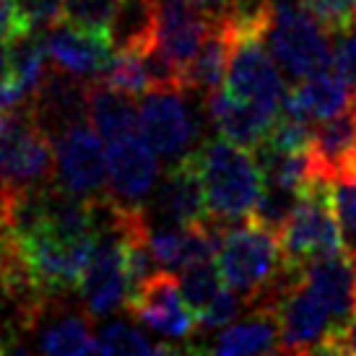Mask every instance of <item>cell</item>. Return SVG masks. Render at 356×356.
Wrapping results in <instances>:
<instances>
[{
    "label": "cell",
    "instance_id": "obj_4",
    "mask_svg": "<svg viewBox=\"0 0 356 356\" xmlns=\"http://www.w3.org/2000/svg\"><path fill=\"white\" fill-rule=\"evenodd\" d=\"M50 138L29 99L0 109V188L44 185L52 175Z\"/></svg>",
    "mask_w": 356,
    "mask_h": 356
},
{
    "label": "cell",
    "instance_id": "obj_18",
    "mask_svg": "<svg viewBox=\"0 0 356 356\" xmlns=\"http://www.w3.org/2000/svg\"><path fill=\"white\" fill-rule=\"evenodd\" d=\"M208 115L224 138L234 140L250 151H257L268 138V130L273 125V118L257 109L250 102L232 97L227 89L213 91L208 97Z\"/></svg>",
    "mask_w": 356,
    "mask_h": 356
},
{
    "label": "cell",
    "instance_id": "obj_27",
    "mask_svg": "<svg viewBox=\"0 0 356 356\" xmlns=\"http://www.w3.org/2000/svg\"><path fill=\"white\" fill-rule=\"evenodd\" d=\"M299 6L309 10L330 34H343L348 29H356L351 0H299Z\"/></svg>",
    "mask_w": 356,
    "mask_h": 356
},
{
    "label": "cell",
    "instance_id": "obj_21",
    "mask_svg": "<svg viewBox=\"0 0 356 356\" xmlns=\"http://www.w3.org/2000/svg\"><path fill=\"white\" fill-rule=\"evenodd\" d=\"M91 312H65L40 330L37 348L42 354H97V333L91 330Z\"/></svg>",
    "mask_w": 356,
    "mask_h": 356
},
{
    "label": "cell",
    "instance_id": "obj_15",
    "mask_svg": "<svg viewBox=\"0 0 356 356\" xmlns=\"http://www.w3.org/2000/svg\"><path fill=\"white\" fill-rule=\"evenodd\" d=\"M47 58L60 70L81 79H97L115 55V42L107 31H89L60 21L44 37Z\"/></svg>",
    "mask_w": 356,
    "mask_h": 356
},
{
    "label": "cell",
    "instance_id": "obj_1",
    "mask_svg": "<svg viewBox=\"0 0 356 356\" xmlns=\"http://www.w3.org/2000/svg\"><path fill=\"white\" fill-rule=\"evenodd\" d=\"M218 273L227 286L242 294L248 309L278 294L291 276L284 263L278 234L250 216L229 224L224 232L218 245Z\"/></svg>",
    "mask_w": 356,
    "mask_h": 356
},
{
    "label": "cell",
    "instance_id": "obj_26",
    "mask_svg": "<svg viewBox=\"0 0 356 356\" xmlns=\"http://www.w3.org/2000/svg\"><path fill=\"white\" fill-rule=\"evenodd\" d=\"M245 307L248 305H245L242 294H237L234 289L224 284L221 291L213 297V302L198 315V330H203V333H213V330H221V327L232 325V323L242 315Z\"/></svg>",
    "mask_w": 356,
    "mask_h": 356
},
{
    "label": "cell",
    "instance_id": "obj_22",
    "mask_svg": "<svg viewBox=\"0 0 356 356\" xmlns=\"http://www.w3.org/2000/svg\"><path fill=\"white\" fill-rule=\"evenodd\" d=\"M143 47L146 44H130V47H118L109 65L102 70L97 79L104 81L107 86L118 91H125L130 97H143L151 89L149 68H146V58H143Z\"/></svg>",
    "mask_w": 356,
    "mask_h": 356
},
{
    "label": "cell",
    "instance_id": "obj_10",
    "mask_svg": "<svg viewBox=\"0 0 356 356\" xmlns=\"http://www.w3.org/2000/svg\"><path fill=\"white\" fill-rule=\"evenodd\" d=\"M151 227H188L208 216L206 193L200 179L195 151L182 156L154 190L149 206H143Z\"/></svg>",
    "mask_w": 356,
    "mask_h": 356
},
{
    "label": "cell",
    "instance_id": "obj_8",
    "mask_svg": "<svg viewBox=\"0 0 356 356\" xmlns=\"http://www.w3.org/2000/svg\"><path fill=\"white\" fill-rule=\"evenodd\" d=\"M128 312L146 327L164 338H190L198 330V320L182 297L179 278L169 268L154 270L125 302Z\"/></svg>",
    "mask_w": 356,
    "mask_h": 356
},
{
    "label": "cell",
    "instance_id": "obj_25",
    "mask_svg": "<svg viewBox=\"0 0 356 356\" xmlns=\"http://www.w3.org/2000/svg\"><path fill=\"white\" fill-rule=\"evenodd\" d=\"M179 348L151 343L140 330L128 323H112L97 333V354H175Z\"/></svg>",
    "mask_w": 356,
    "mask_h": 356
},
{
    "label": "cell",
    "instance_id": "obj_2",
    "mask_svg": "<svg viewBox=\"0 0 356 356\" xmlns=\"http://www.w3.org/2000/svg\"><path fill=\"white\" fill-rule=\"evenodd\" d=\"M208 216L234 224L255 208L266 175L255 151L229 138H213L195 151Z\"/></svg>",
    "mask_w": 356,
    "mask_h": 356
},
{
    "label": "cell",
    "instance_id": "obj_16",
    "mask_svg": "<svg viewBox=\"0 0 356 356\" xmlns=\"http://www.w3.org/2000/svg\"><path fill=\"white\" fill-rule=\"evenodd\" d=\"M234 37H237V29H234L232 10L213 13L206 40L185 68V91H195L206 99L213 91H218V86L227 79L229 60H232V50H234Z\"/></svg>",
    "mask_w": 356,
    "mask_h": 356
},
{
    "label": "cell",
    "instance_id": "obj_32",
    "mask_svg": "<svg viewBox=\"0 0 356 356\" xmlns=\"http://www.w3.org/2000/svg\"><path fill=\"white\" fill-rule=\"evenodd\" d=\"M13 68H10V52H8V42L0 40V79H8Z\"/></svg>",
    "mask_w": 356,
    "mask_h": 356
},
{
    "label": "cell",
    "instance_id": "obj_9",
    "mask_svg": "<svg viewBox=\"0 0 356 356\" xmlns=\"http://www.w3.org/2000/svg\"><path fill=\"white\" fill-rule=\"evenodd\" d=\"M151 40L185 70L206 40L213 13L198 0H149Z\"/></svg>",
    "mask_w": 356,
    "mask_h": 356
},
{
    "label": "cell",
    "instance_id": "obj_20",
    "mask_svg": "<svg viewBox=\"0 0 356 356\" xmlns=\"http://www.w3.org/2000/svg\"><path fill=\"white\" fill-rule=\"evenodd\" d=\"M89 122L102 136V140L122 138L138 128V107L130 94L107 86L104 81H89Z\"/></svg>",
    "mask_w": 356,
    "mask_h": 356
},
{
    "label": "cell",
    "instance_id": "obj_28",
    "mask_svg": "<svg viewBox=\"0 0 356 356\" xmlns=\"http://www.w3.org/2000/svg\"><path fill=\"white\" fill-rule=\"evenodd\" d=\"M63 3L65 0H16L21 24L29 34L50 31L63 21Z\"/></svg>",
    "mask_w": 356,
    "mask_h": 356
},
{
    "label": "cell",
    "instance_id": "obj_17",
    "mask_svg": "<svg viewBox=\"0 0 356 356\" xmlns=\"http://www.w3.org/2000/svg\"><path fill=\"white\" fill-rule=\"evenodd\" d=\"M250 312L248 320L221 327L203 351L224 356L278 351V305H257L250 307Z\"/></svg>",
    "mask_w": 356,
    "mask_h": 356
},
{
    "label": "cell",
    "instance_id": "obj_30",
    "mask_svg": "<svg viewBox=\"0 0 356 356\" xmlns=\"http://www.w3.org/2000/svg\"><path fill=\"white\" fill-rule=\"evenodd\" d=\"M338 37L341 40H338V47L333 52V63L343 73V79L356 89V29H348Z\"/></svg>",
    "mask_w": 356,
    "mask_h": 356
},
{
    "label": "cell",
    "instance_id": "obj_6",
    "mask_svg": "<svg viewBox=\"0 0 356 356\" xmlns=\"http://www.w3.org/2000/svg\"><path fill=\"white\" fill-rule=\"evenodd\" d=\"M336 333L333 317L305 278L291 273L278 299V354H320Z\"/></svg>",
    "mask_w": 356,
    "mask_h": 356
},
{
    "label": "cell",
    "instance_id": "obj_31",
    "mask_svg": "<svg viewBox=\"0 0 356 356\" xmlns=\"http://www.w3.org/2000/svg\"><path fill=\"white\" fill-rule=\"evenodd\" d=\"M323 354H356V312L348 320V325L338 333L336 338H330L323 348Z\"/></svg>",
    "mask_w": 356,
    "mask_h": 356
},
{
    "label": "cell",
    "instance_id": "obj_23",
    "mask_svg": "<svg viewBox=\"0 0 356 356\" xmlns=\"http://www.w3.org/2000/svg\"><path fill=\"white\" fill-rule=\"evenodd\" d=\"M128 0H65L63 3V21L70 26L89 31H107L118 21L120 10L125 8Z\"/></svg>",
    "mask_w": 356,
    "mask_h": 356
},
{
    "label": "cell",
    "instance_id": "obj_19",
    "mask_svg": "<svg viewBox=\"0 0 356 356\" xmlns=\"http://www.w3.org/2000/svg\"><path fill=\"white\" fill-rule=\"evenodd\" d=\"M289 97L294 99L297 107L305 109L307 118L317 122V120L333 118L346 107H351L356 102V89L343 79V73L336 68V63H330L325 68L299 79L297 86L289 89Z\"/></svg>",
    "mask_w": 356,
    "mask_h": 356
},
{
    "label": "cell",
    "instance_id": "obj_29",
    "mask_svg": "<svg viewBox=\"0 0 356 356\" xmlns=\"http://www.w3.org/2000/svg\"><path fill=\"white\" fill-rule=\"evenodd\" d=\"M333 200L343 237H348L351 250H356V182H333Z\"/></svg>",
    "mask_w": 356,
    "mask_h": 356
},
{
    "label": "cell",
    "instance_id": "obj_7",
    "mask_svg": "<svg viewBox=\"0 0 356 356\" xmlns=\"http://www.w3.org/2000/svg\"><path fill=\"white\" fill-rule=\"evenodd\" d=\"M55 164L60 188L79 198H97L109 188L107 149L102 146L99 133L86 125V120L58 136Z\"/></svg>",
    "mask_w": 356,
    "mask_h": 356
},
{
    "label": "cell",
    "instance_id": "obj_13",
    "mask_svg": "<svg viewBox=\"0 0 356 356\" xmlns=\"http://www.w3.org/2000/svg\"><path fill=\"white\" fill-rule=\"evenodd\" d=\"M109 193L122 203H138L149 195L159 177V154L140 130L107 143Z\"/></svg>",
    "mask_w": 356,
    "mask_h": 356
},
{
    "label": "cell",
    "instance_id": "obj_11",
    "mask_svg": "<svg viewBox=\"0 0 356 356\" xmlns=\"http://www.w3.org/2000/svg\"><path fill=\"white\" fill-rule=\"evenodd\" d=\"M307 159L317 179L356 182V102L333 118L317 120Z\"/></svg>",
    "mask_w": 356,
    "mask_h": 356
},
{
    "label": "cell",
    "instance_id": "obj_3",
    "mask_svg": "<svg viewBox=\"0 0 356 356\" xmlns=\"http://www.w3.org/2000/svg\"><path fill=\"white\" fill-rule=\"evenodd\" d=\"M278 239H281L284 263L291 273L302 270L317 257L333 255L346 248L333 200V182L312 179L302 190L291 216L278 232Z\"/></svg>",
    "mask_w": 356,
    "mask_h": 356
},
{
    "label": "cell",
    "instance_id": "obj_12",
    "mask_svg": "<svg viewBox=\"0 0 356 356\" xmlns=\"http://www.w3.org/2000/svg\"><path fill=\"white\" fill-rule=\"evenodd\" d=\"M140 136L161 159H177L195 138V120L179 91H149L138 107Z\"/></svg>",
    "mask_w": 356,
    "mask_h": 356
},
{
    "label": "cell",
    "instance_id": "obj_14",
    "mask_svg": "<svg viewBox=\"0 0 356 356\" xmlns=\"http://www.w3.org/2000/svg\"><path fill=\"white\" fill-rule=\"evenodd\" d=\"M89 81L73 76L68 70L52 68L31 91V107L40 118L42 128L58 138L70 125L89 118Z\"/></svg>",
    "mask_w": 356,
    "mask_h": 356
},
{
    "label": "cell",
    "instance_id": "obj_5",
    "mask_svg": "<svg viewBox=\"0 0 356 356\" xmlns=\"http://www.w3.org/2000/svg\"><path fill=\"white\" fill-rule=\"evenodd\" d=\"M263 40L278 65L294 79H305L333 63L330 31L302 6L268 0Z\"/></svg>",
    "mask_w": 356,
    "mask_h": 356
},
{
    "label": "cell",
    "instance_id": "obj_24",
    "mask_svg": "<svg viewBox=\"0 0 356 356\" xmlns=\"http://www.w3.org/2000/svg\"><path fill=\"white\" fill-rule=\"evenodd\" d=\"M221 284H224V278L218 273V268L213 266V260H203V263H193V266L182 268L179 286H182V297L193 309L195 320L221 291Z\"/></svg>",
    "mask_w": 356,
    "mask_h": 356
},
{
    "label": "cell",
    "instance_id": "obj_33",
    "mask_svg": "<svg viewBox=\"0 0 356 356\" xmlns=\"http://www.w3.org/2000/svg\"><path fill=\"white\" fill-rule=\"evenodd\" d=\"M351 8H354V24H356V0H351Z\"/></svg>",
    "mask_w": 356,
    "mask_h": 356
}]
</instances>
